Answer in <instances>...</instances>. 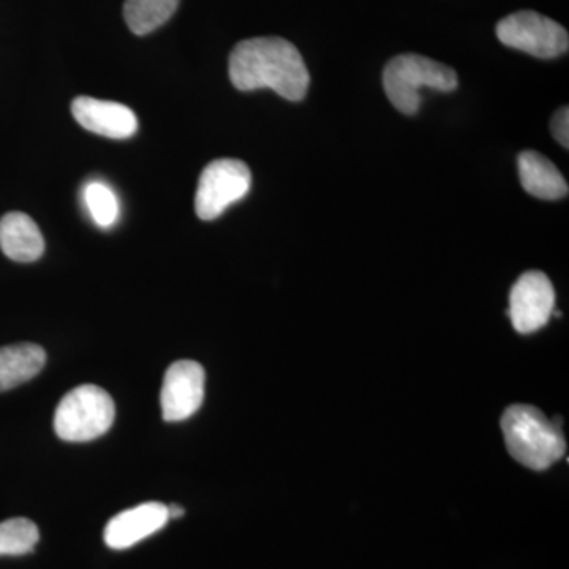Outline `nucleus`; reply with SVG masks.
<instances>
[{
    "instance_id": "nucleus-1",
    "label": "nucleus",
    "mask_w": 569,
    "mask_h": 569,
    "mask_svg": "<svg viewBox=\"0 0 569 569\" xmlns=\"http://www.w3.org/2000/svg\"><path fill=\"white\" fill-rule=\"evenodd\" d=\"M230 80L239 91L271 89L290 102L305 99L310 86L301 52L280 37L239 41L230 54Z\"/></svg>"
},
{
    "instance_id": "nucleus-2",
    "label": "nucleus",
    "mask_w": 569,
    "mask_h": 569,
    "mask_svg": "<svg viewBox=\"0 0 569 569\" xmlns=\"http://www.w3.org/2000/svg\"><path fill=\"white\" fill-rule=\"evenodd\" d=\"M501 430L511 458L531 470H548L567 455V440L560 427L537 407H508L501 417Z\"/></svg>"
},
{
    "instance_id": "nucleus-3",
    "label": "nucleus",
    "mask_w": 569,
    "mask_h": 569,
    "mask_svg": "<svg viewBox=\"0 0 569 569\" xmlns=\"http://www.w3.org/2000/svg\"><path fill=\"white\" fill-rule=\"evenodd\" d=\"M459 78L455 69L419 54H400L391 59L383 71V88L396 110L417 114L421 107V89L452 92Z\"/></svg>"
},
{
    "instance_id": "nucleus-4",
    "label": "nucleus",
    "mask_w": 569,
    "mask_h": 569,
    "mask_svg": "<svg viewBox=\"0 0 569 569\" xmlns=\"http://www.w3.org/2000/svg\"><path fill=\"white\" fill-rule=\"evenodd\" d=\"M116 418V407L104 389L82 385L71 389L59 402L54 430L63 441L84 443L104 436Z\"/></svg>"
},
{
    "instance_id": "nucleus-5",
    "label": "nucleus",
    "mask_w": 569,
    "mask_h": 569,
    "mask_svg": "<svg viewBox=\"0 0 569 569\" xmlns=\"http://www.w3.org/2000/svg\"><path fill=\"white\" fill-rule=\"evenodd\" d=\"M497 37L505 47L539 59L567 54L569 36L559 22L538 11L522 10L498 21Z\"/></svg>"
},
{
    "instance_id": "nucleus-6",
    "label": "nucleus",
    "mask_w": 569,
    "mask_h": 569,
    "mask_svg": "<svg viewBox=\"0 0 569 569\" xmlns=\"http://www.w3.org/2000/svg\"><path fill=\"white\" fill-rule=\"evenodd\" d=\"M252 186V173L241 160H213L204 168L194 194V211L201 220H216L228 206L242 200Z\"/></svg>"
},
{
    "instance_id": "nucleus-7",
    "label": "nucleus",
    "mask_w": 569,
    "mask_h": 569,
    "mask_svg": "<svg viewBox=\"0 0 569 569\" xmlns=\"http://www.w3.org/2000/svg\"><path fill=\"white\" fill-rule=\"evenodd\" d=\"M556 309V291L548 276L529 271L519 277L509 293V318L520 335L537 332L548 325Z\"/></svg>"
},
{
    "instance_id": "nucleus-8",
    "label": "nucleus",
    "mask_w": 569,
    "mask_h": 569,
    "mask_svg": "<svg viewBox=\"0 0 569 569\" xmlns=\"http://www.w3.org/2000/svg\"><path fill=\"white\" fill-rule=\"evenodd\" d=\"M206 373L194 361H178L164 373L162 413L164 421L179 422L200 410L204 400Z\"/></svg>"
},
{
    "instance_id": "nucleus-9",
    "label": "nucleus",
    "mask_w": 569,
    "mask_h": 569,
    "mask_svg": "<svg viewBox=\"0 0 569 569\" xmlns=\"http://www.w3.org/2000/svg\"><path fill=\"white\" fill-rule=\"evenodd\" d=\"M71 114L82 129L112 140L133 137L138 130L134 112L126 104L110 100L77 97L71 103Z\"/></svg>"
},
{
    "instance_id": "nucleus-10",
    "label": "nucleus",
    "mask_w": 569,
    "mask_h": 569,
    "mask_svg": "<svg viewBox=\"0 0 569 569\" xmlns=\"http://www.w3.org/2000/svg\"><path fill=\"white\" fill-rule=\"evenodd\" d=\"M168 507L163 503L138 505L132 509L114 516L104 529L103 538L108 548L122 550L132 548L142 539L151 537L167 526Z\"/></svg>"
},
{
    "instance_id": "nucleus-11",
    "label": "nucleus",
    "mask_w": 569,
    "mask_h": 569,
    "mask_svg": "<svg viewBox=\"0 0 569 569\" xmlns=\"http://www.w3.org/2000/svg\"><path fill=\"white\" fill-rule=\"evenodd\" d=\"M0 249L10 260L32 263L44 252L39 224L24 212H9L0 219Z\"/></svg>"
},
{
    "instance_id": "nucleus-12",
    "label": "nucleus",
    "mask_w": 569,
    "mask_h": 569,
    "mask_svg": "<svg viewBox=\"0 0 569 569\" xmlns=\"http://www.w3.org/2000/svg\"><path fill=\"white\" fill-rule=\"evenodd\" d=\"M519 179L523 190L541 200H560L568 197L567 179L548 157L537 151H523L518 159Z\"/></svg>"
},
{
    "instance_id": "nucleus-13",
    "label": "nucleus",
    "mask_w": 569,
    "mask_h": 569,
    "mask_svg": "<svg viewBox=\"0 0 569 569\" xmlns=\"http://www.w3.org/2000/svg\"><path fill=\"white\" fill-rule=\"evenodd\" d=\"M47 365V353L36 343L0 348V392L28 383Z\"/></svg>"
},
{
    "instance_id": "nucleus-14",
    "label": "nucleus",
    "mask_w": 569,
    "mask_h": 569,
    "mask_svg": "<svg viewBox=\"0 0 569 569\" xmlns=\"http://www.w3.org/2000/svg\"><path fill=\"white\" fill-rule=\"evenodd\" d=\"M179 0H126L123 18L134 36H148L178 10Z\"/></svg>"
},
{
    "instance_id": "nucleus-15",
    "label": "nucleus",
    "mask_w": 569,
    "mask_h": 569,
    "mask_svg": "<svg viewBox=\"0 0 569 569\" xmlns=\"http://www.w3.org/2000/svg\"><path fill=\"white\" fill-rule=\"evenodd\" d=\"M40 531L32 520L17 518L0 522V556H26L36 549Z\"/></svg>"
},
{
    "instance_id": "nucleus-16",
    "label": "nucleus",
    "mask_w": 569,
    "mask_h": 569,
    "mask_svg": "<svg viewBox=\"0 0 569 569\" xmlns=\"http://www.w3.org/2000/svg\"><path fill=\"white\" fill-rule=\"evenodd\" d=\"M84 203L88 206L93 222L102 228H110L119 217V201L111 187L100 181L89 182L84 189Z\"/></svg>"
},
{
    "instance_id": "nucleus-17",
    "label": "nucleus",
    "mask_w": 569,
    "mask_h": 569,
    "mask_svg": "<svg viewBox=\"0 0 569 569\" xmlns=\"http://www.w3.org/2000/svg\"><path fill=\"white\" fill-rule=\"evenodd\" d=\"M553 138L563 146L565 149L569 148V110L568 107L560 108L550 122Z\"/></svg>"
},
{
    "instance_id": "nucleus-18",
    "label": "nucleus",
    "mask_w": 569,
    "mask_h": 569,
    "mask_svg": "<svg viewBox=\"0 0 569 569\" xmlns=\"http://www.w3.org/2000/svg\"><path fill=\"white\" fill-rule=\"evenodd\" d=\"M183 512L186 511H183V508L179 507V505H170V507H168V518L170 519L182 518Z\"/></svg>"
}]
</instances>
